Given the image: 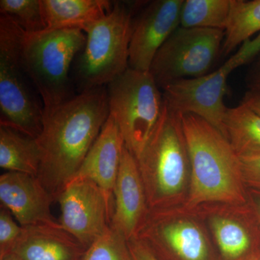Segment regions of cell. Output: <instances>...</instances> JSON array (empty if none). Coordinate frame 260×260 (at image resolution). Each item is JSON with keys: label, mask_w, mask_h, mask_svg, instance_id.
I'll return each mask as SVG.
<instances>
[{"label": "cell", "mask_w": 260, "mask_h": 260, "mask_svg": "<svg viewBox=\"0 0 260 260\" xmlns=\"http://www.w3.org/2000/svg\"><path fill=\"white\" fill-rule=\"evenodd\" d=\"M110 115L107 90L80 92L60 105L44 109L36 140L40 152L37 177L57 200L78 172Z\"/></svg>", "instance_id": "cell-1"}, {"label": "cell", "mask_w": 260, "mask_h": 260, "mask_svg": "<svg viewBox=\"0 0 260 260\" xmlns=\"http://www.w3.org/2000/svg\"><path fill=\"white\" fill-rule=\"evenodd\" d=\"M190 164L189 191L179 208L248 203L239 155L221 132L203 118L181 114Z\"/></svg>", "instance_id": "cell-2"}, {"label": "cell", "mask_w": 260, "mask_h": 260, "mask_svg": "<svg viewBox=\"0 0 260 260\" xmlns=\"http://www.w3.org/2000/svg\"><path fill=\"white\" fill-rule=\"evenodd\" d=\"M149 209L178 208L189 191L190 164L181 114L165 102L158 126L136 159Z\"/></svg>", "instance_id": "cell-3"}, {"label": "cell", "mask_w": 260, "mask_h": 260, "mask_svg": "<svg viewBox=\"0 0 260 260\" xmlns=\"http://www.w3.org/2000/svg\"><path fill=\"white\" fill-rule=\"evenodd\" d=\"M85 42L86 34L79 29L25 32L22 59L44 110L75 96L72 95L70 70Z\"/></svg>", "instance_id": "cell-4"}, {"label": "cell", "mask_w": 260, "mask_h": 260, "mask_svg": "<svg viewBox=\"0 0 260 260\" xmlns=\"http://www.w3.org/2000/svg\"><path fill=\"white\" fill-rule=\"evenodd\" d=\"M25 31L10 15H0V125L37 138L44 106L22 59Z\"/></svg>", "instance_id": "cell-5"}, {"label": "cell", "mask_w": 260, "mask_h": 260, "mask_svg": "<svg viewBox=\"0 0 260 260\" xmlns=\"http://www.w3.org/2000/svg\"><path fill=\"white\" fill-rule=\"evenodd\" d=\"M114 2L110 13L89 27L76 64L83 90L108 85L129 68V49L137 5Z\"/></svg>", "instance_id": "cell-6"}, {"label": "cell", "mask_w": 260, "mask_h": 260, "mask_svg": "<svg viewBox=\"0 0 260 260\" xmlns=\"http://www.w3.org/2000/svg\"><path fill=\"white\" fill-rule=\"evenodd\" d=\"M109 113L135 158L148 145L161 117L165 99L150 72L128 68L107 85Z\"/></svg>", "instance_id": "cell-7"}, {"label": "cell", "mask_w": 260, "mask_h": 260, "mask_svg": "<svg viewBox=\"0 0 260 260\" xmlns=\"http://www.w3.org/2000/svg\"><path fill=\"white\" fill-rule=\"evenodd\" d=\"M260 52V32L246 41L218 70L203 77L176 80L162 86L167 105L180 114L200 116L224 133V104L227 80L232 72L252 60Z\"/></svg>", "instance_id": "cell-8"}, {"label": "cell", "mask_w": 260, "mask_h": 260, "mask_svg": "<svg viewBox=\"0 0 260 260\" xmlns=\"http://www.w3.org/2000/svg\"><path fill=\"white\" fill-rule=\"evenodd\" d=\"M206 229L194 210H149L137 238L160 260H220Z\"/></svg>", "instance_id": "cell-9"}, {"label": "cell", "mask_w": 260, "mask_h": 260, "mask_svg": "<svg viewBox=\"0 0 260 260\" xmlns=\"http://www.w3.org/2000/svg\"><path fill=\"white\" fill-rule=\"evenodd\" d=\"M224 31L179 26L155 54L150 73L161 88L168 83L208 74L221 54Z\"/></svg>", "instance_id": "cell-10"}, {"label": "cell", "mask_w": 260, "mask_h": 260, "mask_svg": "<svg viewBox=\"0 0 260 260\" xmlns=\"http://www.w3.org/2000/svg\"><path fill=\"white\" fill-rule=\"evenodd\" d=\"M207 223L221 260H255L260 229L249 201L244 205H208L195 208Z\"/></svg>", "instance_id": "cell-11"}, {"label": "cell", "mask_w": 260, "mask_h": 260, "mask_svg": "<svg viewBox=\"0 0 260 260\" xmlns=\"http://www.w3.org/2000/svg\"><path fill=\"white\" fill-rule=\"evenodd\" d=\"M61 226L85 248L107 230L112 210L104 193L93 181L73 179L57 198Z\"/></svg>", "instance_id": "cell-12"}, {"label": "cell", "mask_w": 260, "mask_h": 260, "mask_svg": "<svg viewBox=\"0 0 260 260\" xmlns=\"http://www.w3.org/2000/svg\"><path fill=\"white\" fill-rule=\"evenodd\" d=\"M184 0H156L148 3L133 20L129 68L149 72L155 54L180 26Z\"/></svg>", "instance_id": "cell-13"}, {"label": "cell", "mask_w": 260, "mask_h": 260, "mask_svg": "<svg viewBox=\"0 0 260 260\" xmlns=\"http://www.w3.org/2000/svg\"><path fill=\"white\" fill-rule=\"evenodd\" d=\"M56 199L39 178L24 173L5 172L0 176V201L22 227L54 225L51 204Z\"/></svg>", "instance_id": "cell-14"}, {"label": "cell", "mask_w": 260, "mask_h": 260, "mask_svg": "<svg viewBox=\"0 0 260 260\" xmlns=\"http://www.w3.org/2000/svg\"><path fill=\"white\" fill-rule=\"evenodd\" d=\"M149 210L138 161L124 147L114 188V206L109 226L128 242L138 237Z\"/></svg>", "instance_id": "cell-15"}, {"label": "cell", "mask_w": 260, "mask_h": 260, "mask_svg": "<svg viewBox=\"0 0 260 260\" xmlns=\"http://www.w3.org/2000/svg\"><path fill=\"white\" fill-rule=\"evenodd\" d=\"M124 147L122 135L115 121L109 115L93 146L73 178L88 179L97 184L104 193L112 213L114 188Z\"/></svg>", "instance_id": "cell-16"}, {"label": "cell", "mask_w": 260, "mask_h": 260, "mask_svg": "<svg viewBox=\"0 0 260 260\" xmlns=\"http://www.w3.org/2000/svg\"><path fill=\"white\" fill-rule=\"evenodd\" d=\"M86 249L60 225L23 227L15 247L21 260H82Z\"/></svg>", "instance_id": "cell-17"}, {"label": "cell", "mask_w": 260, "mask_h": 260, "mask_svg": "<svg viewBox=\"0 0 260 260\" xmlns=\"http://www.w3.org/2000/svg\"><path fill=\"white\" fill-rule=\"evenodd\" d=\"M45 30L79 29L85 32L107 16L113 3L107 0H41Z\"/></svg>", "instance_id": "cell-18"}, {"label": "cell", "mask_w": 260, "mask_h": 260, "mask_svg": "<svg viewBox=\"0 0 260 260\" xmlns=\"http://www.w3.org/2000/svg\"><path fill=\"white\" fill-rule=\"evenodd\" d=\"M39 167L40 152L36 138L0 125V167L6 172L37 177Z\"/></svg>", "instance_id": "cell-19"}, {"label": "cell", "mask_w": 260, "mask_h": 260, "mask_svg": "<svg viewBox=\"0 0 260 260\" xmlns=\"http://www.w3.org/2000/svg\"><path fill=\"white\" fill-rule=\"evenodd\" d=\"M223 126L225 138L239 156L260 150V116L244 104L227 108Z\"/></svg>", "instance_id": "cell-20"}, {"label": "cell", "mask_w": 260, "mask_h": 260, "mask_svg": "<svg viewBox=\"0 0 260 260\" xmlns=\"http://www.w3.org/2000/svg\"><path fill=\"white\" fill-rule=\"evenodd\" d=\"M258 32H260V0H232L230 17L224 30L221 54H231Z\"/></svg>", "instance_id": "cell-21"}, {"label": "cell", "mask_w": 260, "mask_h": 260, "mask_svg": "<svg viewBox=\"0 0 260 260\" xmlns=\"http://www.w3.org/2000/svg\"><path fill=\"white\" fill-rule=\"evenodd\" d=\"M232 0H184L180 26L186 28H226Z\"/></svg>", "instance_id": "cell-22"}, {"label": "cell", "mask_w": 260, "mask_h": 260, "mask_svg": "<svg viewBox=\"0 0 260 260\" xmlns=\"http://www.w3.org/2000/svg\"><path fill=\"white\" fill-rule=\"evenodd\" d=\"M0 13L14 18L26 32L46 29L41 0H1Z\"/></svg>", "instance_id": "cell-23"}, {"label": "cell", "mask_w": 260, "mask_h": 260, "mask_svg": "<svg viewBox=\"0 0 260 260\" xmlns=\"http://www.w3.org/2000/svg\"><path fill=\"white\" fill-rule=\"evenodd\" d=\"M82 260H132L125 238L109 226L87 248Z\"/></svg>", "instance_id": "cell-24"}, {"label": "cell", "mask_w": 260, "mask_h": 260, "mask_svg": "<svg viewBox=\"0 0 260 260\" xmlns=\"http://www.w3.org/2000/svg\"><path fill=\"white\" fill-rule=\"evenodd\" d=\"M22 232L23 227L15 221L9 210L2 206L0 210V260L13 254Z\"/></svg>", "instance_id": "cell-25"}, {"label": "cell", "mask_w": 260, "mask_h": 260, "mask_svg": "<svg viewBox=\"0 0 260 260\" xmlns=\"http://www.w3.org/2000/svg\"><path fill=\"white\" fill-rule=\"evenodd\" d=\"M239 158L246 187L260 191V150L243 154Z\"/></svg>", "instance_id": "cell-26"}, {"label": "cell", "mask_w": 260, "mask_h": 260, "mask_svg": "<svg viewBox=\"0 0 260 260\" xmlns=\"http://www.w3.org/2000/svg\"><path fill=\"white\" fill-rule=\"evenodd\" d=\"M132 260H160L144 242L138 238L128 241Z\"/></svg>", "instance_id": "cell-27"}, {"label": "cell", "mask_w": 260, "mask_h": 260, "mask_svg": "<svg viewBox=\"0 0 260 260\" xmlns=\"http://www.w3.org/2000/svg\"><path fill=\"white\" fill-rule=\"evenodd\" d=\"M241 103L260 116V90L249 89Z\"/></svg>", "instance_id": "cell-28"}, {"label": "cell", "mask_w": 260, "mask_h": 260, "mask_svg": "<svg viewBox=\"0 0 260 260\" xmlns=\"http://www.w3.org/2000/svg\"><path fill=\"white\" fill-rule=\"evenodd\" d=\"M247 190L248 200L255 215L260 229V191L251 189H247Z\"/></svg>", "instance_id": "cell-29"}, {"label": "cell", "mask_w": 260, "mask_h": 260, "mask_svg": "<svg viewBox=\"0 0 260 260\" xmlns=\"http://www.w3.org/2000/svg\"><path fill=\"white\" fill-rule=\"evenodd\" d=\"M249 89L260 90V69L256 70L251 74L249 79Z\"/></svg>", "instance_id": "cell-30"}, {"label": "cell", "mask_w": 260, "mask_h": 260, "mask_svg": "<svg viewBox=\"0 0 260 260\" xmlns=\"http://www.w3.org/2000/svg\"><path fill=\"white\" fill-rule=\"evenodd\" d=\"M1 260H21L18 256L15 255V254H10V255L7 256L4 259Z\"/></svg>", "instance_id": "cell-31"}, {"label": "cell", "mask_w": 260, "mask_h": 260, "mask_svg": "<svg viewBox=\"0 0 260 260\" xmlns=\"http://www.w3.org/2000/svg\"><path fill=\"white\" fill-rule=\"evenodd\" d=\"M255 260H260V259H255Z\"/></svg>", "instance_id": "cell-32"}]
</instances>
